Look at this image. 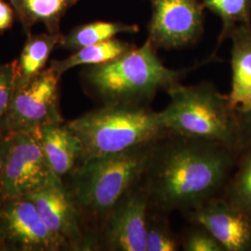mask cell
<instances>
[{
  "instance_id": "cell-9",
  "label": "cell",
  "mask_w": 251,
  "mask_h": 251,
  "mask_svg": "<svg viewBox=\"0 0 251 251\" xmlns=\"http://www.w3.org/2000/svg\"><path fill=\"white\" fill-rule=\"evenodd\" d=\"M0 234L9 251H71L48 228L27 197L0 200Z\"/></svg>"
},
{
  "instance_id": "cell-13",
  "label": "cell",
  "mask_w": 251,
  "mask_h": 251,
  "mask_svg": "<svg viewBox=\"0 0 251 251\" xmlns=\"http://www.w3.org/2000/svg\"><path fill=\"white\" fill-rule=\"evenodd\" d=\"M232 38V88L229 102L239 115L251 110V25L235 27Z\"/></svg>"
},
{
  "instance_id": "cell-17",
  "label": "cell",
  "mask_w": 251,
  "mask_h": 251,
  "mask_svg": "<svg viewBox=\"0 0 251 251\" xmlns=\"http://www.w3.org/2000/svg\"><path fill=\"white\" fill-rule=\"evenodd\" d=\"M138 31L139 27L134 25L112 22H93L73 29L67 36H64L61 46L67 50H77L87 46L107 41L115 38V36L119 34H134Z\"/></svg>"
},
{
  "instance_id": "cell-2",
  "label": "cell",
  "mask_w": 251,
  "mask_h": 251,
  "mask_svg": "<svg viewBox=\"0 0 251 251\" xmlns=\"http://www.w3.org/2000/svg\"><path fill=\"white\" fill-rule=\"evenodd\" d=\"M156 141L82 162L68 175L70 182L64 184L80 211L94 250L98 248L100 229L110 212L144 178Z\"/></svg>"
},
{
  "instance_id": "cell-11",
  "label": "cell",
  "mask_w": 251,
  "mask_h": 251,
  "mask_svg": "<svg viewBox=\"0 0 251 251\" xmlns=\"http://www.w3.org/2000/svg\"><path fill=\"white\" fill-rule=\"evenodd\" d=\"M26 197L34 202L48 228L67 243L71 251L94 250L85 230L80 211L63 180Z\"/></svg>"
},
{
  "instance_id": "cell-18",
  "label": "cell",
  "mask_w": 251,
  "mask_h": 251,
  "mask_svg": "<svg viewBox=\"0 0 251 251\" xmlns=\"http://www.w3.org/2000/svg\"><path fill=\"white\" fill-rule=\"evenodd\" d=\"M78 0H25L24 31L29 36L35 24L42 23L49 33H60V23Z\"/></svg>"
},
{
  "instance_id": "cell-25",
  "label": "cell",
  "mask_w": 251,
  "mask_h": 251,
  "mask_svg": "<svg viewBox=\"0 0 251 251\" xmlns=\"http://www.w3.org/2000/svg\"><path fill=\"white\" fill-rule=\"evenodd\" d=\"M9 133L0 131V194H1V186H2L3 171H4L7 153L9 150Z\"/></svg>"
},
{
  "instance_id": "cell-15",
  "label": "cell",
  "mask_w": 251,
  "mask_h": 251,
  "mask_svg": "<svg viewBox=\"0 0 251 251\" xmlns=\"http://www.w3.org/2000/svg\"><path fill=\"white\" fill-rule=\"evenodd\" d=\"M64 36L60 33H46L28 36L26 42L16 60V83L20 84L43 71L50 55L56 46L62 45Z\"/></svg>"
},
{
  "instance_id": "cell-19",
  "label": "cell",
  "mask_w": 251,
  "mask_h": 251,
  "mask_svg": "<svg viewBox=\"0 0 251 251\" xmlns=\"http://www.w3.org/2000/svg\"><path fill=\"white\" fill-rule=\"evenodd\" d=\"M205 8L222 19L223 28L219 37V48L229 37L235 27L251 24V0H202Z\"/></svg>"
},
{
  "instance_id": "cell-16",
  "label": "cell",
  "mask_w": 251,
  "mask_h": 251,
  "mask_svg": "<svg viewBox=\"0 0 251 251\" xmlns=\"http://www.w3.org/2000/svg\"><path fill=\"white\" fill-rule=\"evenodd\" d=\"M135 47L137 46L117 38H112L107 41L81 48L64 60L50 62V66L59 75H62L63 73L79 65H97L111 62L131 50Z\"/></svg>"
},
{
  "instance_id": "cell-1",
  "label": "cell",
  "mask_w": 251,
  "mask_h": 251,
  "mask_svg": "<svg viewBox=\"0 0 251 251\" xmlns=\"http://www.w3.org/2000/svg\"><path fill=\"white\" fill-rule=\"evenodd\" d=\"M235 151L168 131L155 142L144 173L150 208L186 214L217 198L235 166Z\"/></svg>"
},
{
  "instance_id": "cell-24",
  "label": "cell",
  "mask_w": 251,
  "mask_h": 251,
  "mask_svg": "<svg viewBox=\"0 0 251 251\" xmlns=\"http://www.w3.org/2000/svg\"><path fill=\"white\" fill-rule=\"evenodd\" d=\"M15 11L9 4L0 0V32L12 26Z\"/></svg>"
},
{
  "instance_id": "cell-21",
  "label": "cell",
  "mask_w": 251,
  "mask_h": 251,
  "mask_svg": "<svg viewBox=\"0 0 251 251\" xmlns=\"http://www.w3.org/2000/svg\"><path fill=\"white\" fill-rule=\"evenodd\" d=\"M225 199L251 219V147L246 150L238 162Z\"/></svg>"
},
{
  "instance_id": "cell-22",
  "label": "cell",
  "mask_w": 251,
  "mask_h": 251,
  "mask_svg": "<svg viewBox=\"0 0 251 251\" xmlns=\"http://www.w3.org/2000/svg\"><path fill=\"white\" fill-rule=\"evenodd\" d=\"M16 83V60L0 64V131H6V121ZM8 133V132H7Z\"/></svg>"
},
{
  "instance_id": "cell-23",
  "label": "cell",
  "mask_w": 251,
  "mask_h": 251,
  "mask_svg": "<svg viewBox=\"0 0 251 251\" xmlns=\"http://www.w3.org/2000/svg\"><path fill=\"white\" fill-rule=\"evenodd\" d=\"M181 238L185 251H226L224 246L202 225L194 224Z\"/></svg>"
},
{
  "instance_id": "cell-28",
  "label": "cell",
  "mask_w": 251,
  "mask_h": 251,
  "mask_svg": "<svg viewBox=\"0 0 251 251\" xmlns=\"http://www.w3.org/2000/svg\"><path fill=\"white\" fill-rule=\"evenodd\" d=\"M0 251H9V248L6 245V243L4 241L3 237L1 236V234H0Z\"/></svg>"
},
{
  "instance_id": "cell-14",
  "label": "cell",
  "mask_w": 251,
  "mask_h": 251,
  "mask_svg": "<svg viewBox=\"0 0 251 251\" xmlns=\"http://www.w3.org/2000/svg\"><path fill=\"white\" fill-rule=\"evenodd\" d=\"M38 137L54 174L63 180L80 160L81 146L77 137L66 122L42 126L38 131Z\"/></svg>"
},
{
  "instance_id": "cell-4",
  "label": "cell",
  "mask_w": 251,
  "mask_h": 251,
  "mask_svg": "<svg viewBox=\"0 0 251 251\" xmlns=\"http://www.w3.org/2000/svg\"><path fill=\"white\" fill-rule=\"evenodd\" d=\"M171 100L158 112L164 128L175 134L206 140L238 150L243 144L240 116L233 110L228 95L209 83L168 90Z\"/></svg>"
},
{
  "instance_id": "cell-26",
  "label": "cell",
  "mask_w": 251,
  "mask_h": 251,
  "mask_svg": "<svg viewBox=\"0 0 251 251\" xmlns=\"http://www.w3.org/2000/svg\"><path fill=\"white\" fill-rule=\"evenodd\" d=\"M240 116V124H241V130H242V137L246 135L249 136L251 142V110L246 114L239 115Z\"/></svg>"
},
{
  "instance_id": "cell-6",
  "label": "cell",
  "mask_w": 251,
  "mask_h": 251,
  "mask_svg": "<svg viewBox=\"0 0 251 251\" xmlns=\"http://www.w3.org/2000/svg\"><path fill=\"white\" fill-rule=\"evenodd\" d=\"M60 77L50 66L29 80L15 84L6 121L8 133H36L48 124L64 122L59 108Z\"/></svg>"
},
{
  "instance_id": "cell-5",
  "label": "cell",
  "mask_w": 251,
  "mask_h": 251,
  "mask_svg": "<svg viewBox=\"0 0 251 251\" xmlns=\"http://www.w3.org/2000/svg\"><path fill=\"white\" fill-rule=\"evenodd\" d=\"M66 124L80 143L79 163L154 142L168 132L158 112L128 103H105Z\"/></svg>"
},
{
  "instance_id": "cell-8",
  "label": "cell",
  "mask_w": 251,
  "mask_h": 251,
  "mask_svg": "<svg viewBox=\"0 0 251 251\" xmlns=\"http://www.w3.org/2000/svg\"><path fill=\"white\" fill-rule=\"evenodd\" d=\"M150 207L144 178L121 198L101 225L98 248L111 251H146V223Z\"/></svg>"
},
{
  "instance_id": "cell-20",
  "label": "cell",
  "mask_w": 251,
  "mask_h": 251,
  "mask_svg": "<svg viewBox=\"0 0 251 251\" xmlns=\"http://www.w3.org/2000/svg\"><path fill=\"white\" fill-rule=\"evenodd\" d=\"M181 240L173 232L165 213L149 207L146 223V251H176Z\"/></svg>"
},
{
  "instance_id": "cell-27",
  "label": "cell",
  "mask_w": 251,
  "mask_h": 251,
  "mask_svg": "<svg viewBox=\"0 0 251 251\" xmlns=\"http://www.w3.org/2000/svg\"><path fill=\"white\" fill-rule=\"evenodd\" d=\"M12 8L15 11L19 21L23 25L25 22V0H9Z\"/></svg>"
},
{
  "instance_id": "cell-10",
  "label": "cell",
  "mask_w": 251,
  "mask_h": 251,
  "mask_svg": "<svg viewBox=\"0 0 251 251\" xmlns=\"http://www.w3.org/2000/svg\"><path fill=\"white\" fill-rule=\"evenodd\" d=\"M152 19L148 38L156 49L176 50L194 44L203 32L205 6L200 0H149Z\"/></svg>"
},
{
  "instance_id": "cell-3",
  "label": "cell",
  "mask_w": 251,
  "mask_h": 251,
  "mask_svg": "<svg viewBox=\"0 0 251 251\" xmlns=\"http://www.w3.org/2000/svg\"><path fill=\"white\" fill-rule=\"evenodd\" d=\"M149 40L108 63L83 73L90 91L105 103L149 105L155 95L179 83L188 70L167 67Z\"/></svg>"
},
{
  "instance_id": "cell-12",
  "label": "cell",
  "mask_w": 251,
  "mask_h": 251,
  "mask_svg": "<svg viewBox=\"0 0 251 251\" xmlns=\"http://www.w3.org/2000/svg\"><path fill=\"white\" fill-rule=\"evenodd\" d=\"M185 215L205 227L225 251H251V219L227 199L212 198Z\"/></svg>"
},
{
  "instance_id": "cell-7",
  "label": "cell",
  "mask_w": 251,
  "mask_h": 251,
  "mask_svg": "<svg viewBox=\"0 0 251 251\" xmlns=\"http://www.w3.org/2000/svg\"><path fill=\"white\" fill-rule=\"evenodd\" d=\"M61 180L46 157L38 132L9 133L0 200L26 197Z\"/></svg>"
}]
</instances>
